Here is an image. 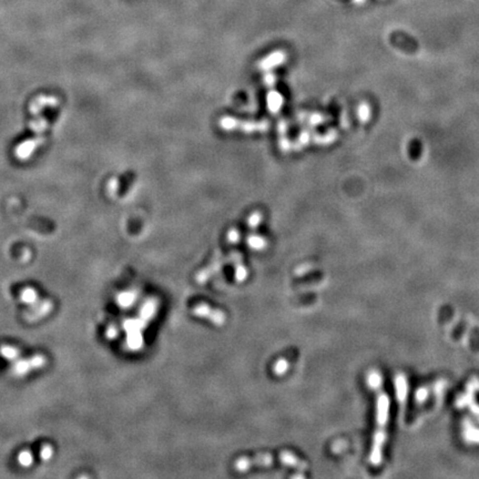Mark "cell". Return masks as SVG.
Returning <instances> with one entry per match:
<instances>
[{"label": "cell", "mask_w": 479, "mask_h": 479, "mask_svg": "<svg viewBox=\"0 0 479 479\" xmlns=\"http://www.w3.org/2000/svg\"><path fill=\"white\" fill-rule=\"evenodd\" d=\"M368 384L376 391V429L369 460L373 465L380 464L383 459V447L386 441V425L388 422L389 400L383 388H380L379 375L373 373L368 376Z\"/></svg>", "instance_id": "cell-1"}, {"label": "cell", "mask_w": 479, "mask_h": 479, "mask_svg": "<svg viewBox=\"0 0 479 479\" xmlns=\"http://www.w3.org/2000/svg\"><path fill=\"white\" fill-rule=\"evenodd\" d=\"M46 357L40 354L34 355L30 359H19L13 362L11 367L12 374L18 376V377H22V376L28 375L31 370L41 368V367L46 365Z\"/></svg>", "instance_id": "cell-2"}, {"label": "cell", "mask_w": 479, "mask_h": 479, "mask_svg": "<svg viewBox=\"0 0 479 479\" xmlns=\"http://www.w3.org/2000/svg\"><path fill=\"white\" fill-rule=\"evenodd\" d=\"M192 313L199 317L208 319L210 322H212L214 325H218V326L223 325L226 321V316L224 313L220 310H214V308H211L208 304L205 303L196 304V305L192 308Z\"/></svg>", "instance_id": "cell-3"}, {"label": "cell", "mask_w": 479, "mask_h": 479, "mask_svg": "<svg viewBox=\"0 0 479 479\" xmlns=\"http://www.w3.org/2000/svg\"><path fill=\"white\" fill-rule=\"evenodd\" d=\"M53 304L49 299H42V301L36 302L25 313V320L28 322H37L42 317L47 316L52 311Z\"/></svg>", "instance_id": "cell-4"}, {"label": "cell", "mask_w": 479, "mask_h": 479, "mask_svg": "<svg viewBox=\"0 0 479 479\" xmlns=\"http://www.w3.org/2000/svg\"><path fill=\"white\" fill-rule=\"evenodd\" d=\"M137 296L138 294L136 292H133V291H127V292H122L118 295L117 303L119 306L123 308H128L133 305L137 299Z\"/></svg>", "instance_id": "cell-5"}, {"label": "cell", "mask_w": 479, "mask_h": 479, "mask_svg": "<svg viewBox=\"0 0 479 479\" xmlns=\"http://www.w3.org/2000/svg\"><path fill=\"white\" fill-rule=\"evenodd\" d=\"M0 355L8 361L15 362L20 359V351L10 345H2L0 347Z\"/></svg>", "instance_id": "cell-6"}, {"label": "cell", "mask_w": 479, "mask_h": 479, "mask_svg": "<svg viewBox=\"0 0 479 479\" xmlns=\"http://www.w3.org/2000/svg\"><path fill=\"white\" fill-rule=\"evenodd\" d=\"M21 301L25 304H28V305H33L39 299L37 291L33 288H26L22 290V292L20 294Z\"/></svg>", "instance_id": "cell-7"}, {"label": "cell", "mask_w": 479, "mask_h": 479, "mask_svg": "<svg viewBox=\"0 0 479 479\" xmlns=\"http://www.w3.org/2000/svg\"><path fill=\"white\" fill-rule=\"evenodd\" d=\"M18 463H19L20 466L28 468L31 465L34 464V456L30 453L29 450H22L21 453L18 455Z\"/></svg>", "instance_id": "cell-8"}, {"label": "cell", "mask_w": 479, "mask_h": 479, "mask_svg": "<svg viewBox=\"0 0 479 479\" xmlns=\"http://www.w3.org/2000/svg\"><path fill=\"white\" fill-rule=\"evenodd\" d=\"M289 369V363L284 359H281L275 363L274 367H273V370H274V374L276 375H283L286 373V370Z\"/></svg>", "instance_id": "cell-9"}, {"label": "cell", "mask_w": 479, "mask_h": 479, "mask_svg": "<svg viewBox=\"0 0 479 479\" xmlns=\"http://www.w3.org/2000/svg\"><path fill=\"white\" fill-rule=\"evenodd\" d=\"M248 243L253 250H262L264 246L266 245V242L264 241V239L259 238V236H254V235L251 236L250 239H248Z\"/></svg>", "instance_id": "cell-10"}, {"label": "cell", "mask_w": 479, "mask_h": 479, "mask_svg": "<svg viewBox=\"0 0 479 479\" xmlns=\"http://www.w3.org/2000/svg\"><path fill=\"white\" fill-rule=\"evenodd\" d=\"M53 456V448L50 445H43L41 447V450H40V458L44 462H48L50 460Z\"/></svg>", "instance_id": "cell-11"}, {"label": "cell", "mask_w": 479, "mask_h": 479, "mask_svg": "<svg viewBox=\"0 0 479 479\" xmlns=\"http://www.w3.org/2000/svg\"><path fill=\"white\" fill-rule=\"evenodd\" d=\"M118 334H119V331H118V328L115 325H110L106 331V336L108 337L109 339L117 338Z\"/></svg>", "instance_id": "cell-12"}, {"label": "cell", "mask_w": 479, "mask_h": 479, "mask_svg": "<svg viewBox=\"0 0 479 479\" xmlns=\"http://www.w3.org/2000/svg\"><path fill=\"white\" fill-rule=\"evenodd\" d=\"M239 238H240V234L235 230L230 232V234H229V241L232 242V243H236V242L239 241Z\"/></svg>", "instance_id": "cell-13"}, {"label": "cell", "mask_w": 479, "mask_h": 479, "mask_svg": "<svg viewBox=\"0 0 479 479\" xmlns=\"http://www.w3.org/2000/svg\"><path fill=\"white\" fill-rule=\"evenodd\" d=\"M355 1H356V2H361V1H362V0H355Z\"/></svg>", "instance_id": "cell-14"}]
</instances>
